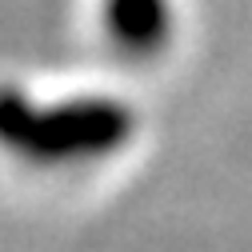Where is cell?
I'll use <instances>...</instances> for the list:
<instances>
[{
    "mask_svg": "<svg viewBox=\"0 0 252 252\" xmlns=\"http://www.w3.org/2000/svg\"><path fill=\"white\" fill-rule=\"evenodd\" d=\"M140 132L128 100L108 92L40 100L20 84H0V152L32 168H76L112 160Z\"/></svg>",
    "mask_w": 252,
    "mask_h": 252,
    "instance_id": "cell-1",
    "label": "cell"
},
{
    "mask_svg": "<svg viewBox=\"0 0 252 252\" xmlns=\"http://www.w3.org/2000/svg\"><path fill=\"white\" fill-rule=\"evenodd\" d=\"M96 20L104 40L128 60L160 56L176 36V0H100Z\"/></svg>",
    "mask_w": 252,
    "mask_h": 252,
    "instance_id": "cell-2",
    "label": "cell"
}]
</instances>
